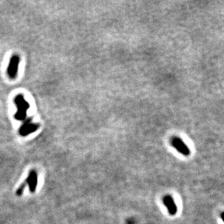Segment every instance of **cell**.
I'll return each mask as SVG.
<instances>
[{
  "label": "cell",
  "instance_id": "cell-1",
  "mask_svg": "<svg viewBox=\"0 0 224 224\" xmlns=\"http://www.w3.org/2000/svg\"><path fill=\"white\" fill-rule=\"evenodd\" d=\"M14 102L17 108V111L14 115L15 118L17 121H23L27 116V110L30 107L29 104L21 94L15 97Z\"/></svg>",
  "mask_w": 224,
  "mask_h": 224
},
{
  "label": "cell",
  "instance_id": "cell-2",
  "mask_svg": "<svg viewBox=\"0 0 224 224\" xmlns=\"http://www.w3.org/2000/svg\"><path fill=\"white\" fill-rule=\"evenodd\" d=\"M171 145L181 155H184V156H188L190 155V150L180 138L174 137L171 139Z\"/></svg>",
  "mask_w": 224,
  "mask_h": 224
},
{
  "label": "cell",
  "instance_id": "cell-3",
  "mask_svg": "<svg viewBox=\"0 0 224 224\" xmlns=\"http://www.w3.org/2000/svg\"><path fill=\"white\" fill-rule=\"evenodd\" d=\"M19 61L20 58L17 55H13L11 57L7 68V74L10 79H14L16 78L17 74V69H18Z\"/></svg>",
  "mask_w": 224,
  "mask_h": 224
},
{
  "label": "cell",
  "instance_id": "cell-4",
  "mask_svg": "<svg viewBox=\"0 0 224 224\" xmlns=\"http://www.w3.org/2000/svg\"><path fill=\"white\" fill-rule=\"evenodd\" d=\"M163 203L167 208L168 213L170 216H175L178 212V208H177L176 204L175 203L174 199L169 194L165 195L163 199Z\"/></svg>",
  "mask_w": 224,
  "mask_h": 224
},
{
  "label": "cell",
  "instance_id": "cell-5",
  "mask_svg": "<svg viewBox=\"0 0 224 224\" xmlns=\"http://www.w3.org/2000/svg\"><path fill=\"white\" fill-rule=\"evenodd\" d=\"M25 183L26 185L28 186L30 192L31 193H34L36 189V187L38 184V174L36 170H31L28 177L26 179Z\"/></svg>",
  "mask_w": 224,
  "mask_h": 224
},
{
  "label": "cell",
  "instance_id": "cell-6",
  "mask_svg": "<svg viewBox=\"0 0 224 224\" xmlns=\"http://www.w3.org/2000/svg\"><path fill=\"white\" fill-rule=\"evenodd\" d=\"M39 128V126L36 123H32L31 121H26L19 128V134L23 136H26L30 134L31 133L35 132Z\"/></svg>",
  "mask_w": 224,
  "mask_h": 224
},
{
  "label": "cell",
  "instance_id": "cell-7",
  "mask_svg": "<svg viewBox=\"0 0 224 224\" xmlns=\"http://www.w3.org/2000/svg\"><path fill=\"white\" fill-rule=\"evenodd\" d=\"M26 186V184L25 182L22 183V184L20 186V187H18V188H17V191H16V195H17V196H21V195L23 194L24 188H25Z\"/></svg>",
  "mask_w": 224,
  "mask_h": 224
},
{
  "label": "cell",
  "instance_id": "cell-8",
  "mask_svg": "<svg viewBox=\"0 0 224 224\" xmlns=\"http://www.w3.org/2000/svg\"><path fill=\"white\" fill-rule=\"evenodd\" d=\"M221 220L223 221V212H221Z\"/></svg>",
  "mask_w": 224,
  "mask_h": 224
}]
</instances>
